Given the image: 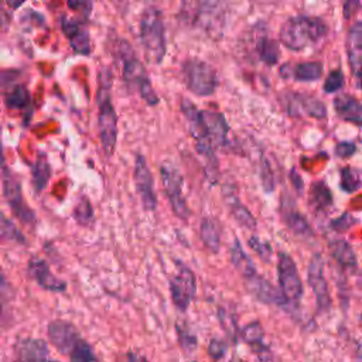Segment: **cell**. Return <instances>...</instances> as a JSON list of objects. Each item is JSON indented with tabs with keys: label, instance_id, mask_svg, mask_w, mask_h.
Masks as SVG:
<instances>
[{
	"label": "cell",
	"instance_id": "obj_1",
	"mask_svg": "<svg viewBox=\"0 0 362 362\" xmlns=\"http://www.w3.org/2000/svg\"><path fill=\"white\" fill-rule=\"evenodd\" d=\"M328 27L311 16H296L284 21L280 28V42L293 51H304L318 45L327 37Z\"/></svg>",
	"mask_w": 362,
	"mask_h": 362
},
{
	"label": "cell",
	"instance_id": "obj_2",
	"mask_svg": "<svg viewBox=\"0 0 362 362\" xmlns=\"http://www.w3.org/2000/svg\"><path fill=\"white\" fill-rule=\"evenodd\" d=\"M184 16L211 38L223 35L228 18L226 0H184Z\"/></svg>",
	"mask_w": 362,
	"mask_h": 362
},
{
	"label": "cell",
	"instance_id": "obj_3",
	"mask_svg": "<svg viewBox=\"0 0 362 362\" xmlns=\"http://www.w3.org/2000/svg\"><path fill=\"white\" fill-rule=\"evenodd\" d=\"M139 38L146 61L153 65L161 64L167 51V44L163 14L158 8L148 7L143 11L139 21Z\"/></svg>",
	"mask_w": 362,
	"mask_h": 362
},
{
	"label": "cell",
	"instance_id": "obj_4",
	"mask_svg": "<svg viewBox=\"0 0 362 362\" xmlns=\"http://www.w3.org/2000/svg\"><path fill=\"white\" fill-rule=\"evenodd\" d=\"M277 283L279 291L284 301L286 310H297L300 307L304 284L294 259L287 252H277Z\"/></svg>",
	"mask_w": 362,
	"mask_h": 362
},
{
	"label": "cell",
	"instance_id": "obj_5",
	"mask_svg": "<svg viewBox=\"0 0 362 362\" xmlns=\"http://www.w3.org/2000/svg\"><path fill=\"white\" fill-rule=\"evenodd\" d=\"M100 86L98 92V130L100 146L106 156H112L117 140V116L110 102V79L100 75Z\"/></svg>",
	"mask_w": 362,
	"mask_h": 362
},
{
	"label": "cell",
	"instance_id": "obj_6",
	"mask_svg": "<svg viewBox=\"0 0 362 362\" xmlns=\"http://www.w3.org/2000/svg\"><path fill=\"white\" fill-rule=\"evenodd\" d=\"M0 170H1V185H3V195L6 202L8 204L13 215L25 226L34 228L37 223L35 212L28 206L24 201L21 184L17 175L11 171V168L4 163L1 156V146H0Z\"/></svg>",
	"mask_w": 362,
	"mask_h": 362
},
{
	"label": "cell",
	"instance_id": "obj_7",
	"mask_svg": "<svg viewBox=\"0 0 362 362\" xmlns=\"http://www.w3.org/2000/svg\"><path fill=\"white\" fill-rule=\"evenodd\" d=\"M175 272L168 279V290L173 304L178 311H187L197 294V276L184 262L174 260Z\"/></svg>",
	"mask_w": 362,
	"mask_h": 362
},
{
	"label": "cell",
	"instance_id": "obj_8",
	"mask_svg": "<svg viewBox=\"0 0 362 362\" xmlns=\"http://www.w3.org/2000/svg\"><path fill=\"white\" fill-rule=\"evenodd\" d=\"M184 82L189 92L197 96H209L218 86V76L215 68L206 61L192 58L182 65Z\"/></svg>",
	"mask_w": 362,
	"mask_h": 362
},
{
	"label": "cell",
	"instance_id": "obj_9",
	"mask_svg": "<svg viewBox=\"0 0 362 362\" xmlns=\"http://www.w3.org/2000/svg\"><path fill=\"white\" fill-rule=\"evenodd\" d=\"M307 283L315 298L318 315L327 314L332 307V298L325 277V263L321 253H314L307 266Z\"/></svg>",
	"mask_w": 362,
	"mask_h": 362
},
{
	"label": "cell",
	"instance_id": "obj_10",
	"mask_svg": "<svg viewBox=\"0 0 362 362\" xmlns=\"http://www.w3.org/2000/svg\"><path fill=\"white\" fill-rule=\"evenodd\" d=\"M160 174H161L163 189L168 198V202L171 205L174 215L182 221H187L189 218L191 211L182 195V185H184L182 174L178 171V168L173 163H163L160 167Z\"/></svg>",
	"mask_w": 362,
	"mask_h": 362
},
{
	"label": "cell",
	"instance_id": "obj_11",
	"mask_svg": "<svg viewBox=\"0 0 362 362\" xmlns=\"http://www.w3.org/2000/svg\"><path fill=\"white\" fill-rule=\"evenodd\" d=\"M283 109L293 117L324 119L327 116L325 105L313 95L303 92H284L280 96Z\"/></svg>",
	"mask_w": 362,
	"mask_h": 362
},
{
	"label": "cell",
	"instance_id": "obj_12",
	"mask_svg": "<svg viewBox=\"0 0 362 362\" xmlns=\"http://www.w3.org/2000/svg\"><path fill=\"white\" fill-rule=\"evenodd\" d=\"M134 185L146 211H154L157 198L154 192V181L144 156L137 154L134 158Z\"/></svg>",
	"mask_w": 362,
	"mask_h": 362
},
{
	"label": "cell",
	"instance_id": "obj_13",
	"mask_svg": "<svg viewBox=\"0 0 362 362\" xmlns=\"http://www.w3.org/2000/svg\"><path fill=\"white\" fill-rule=\"evenodd\" d=\"M27 273H28L30 279H33L41 288H44L47 291L64 293L66 290V281L57 277L51 272L48 263L38 256H33L28 260Z\"/></svg>",
	"mask_w": 362,
	"mask_h": 362
},
{
	"label": "cell",
	"instance_id": "obj_14",
	"mask_svg": "<svg viewBox=\"0 0 362 362\" xmlns=\"http://www.w3.org/2000/svg\"><path fill=\"white\" fill-rule=\"evenodd\" d=\"M49 349L41 338H18L14 344L11 362H49Z\"/></svg>",
	"mask_w": 362,
	"mask_h": 362
},
{
	"label": "cell",
	"instance_id": "obj_15",
	"mask_svg": "<svg viewBox=\"0 0 362 362\" xmlns=\"http://www.w3.org/2000/svg\"><path fill=\"white\" fill-rule=\"evenodd\" d=\"M47 335L51 345L59 354L65 355L81 337V332L72 322L66 320H54L47 327Z\"/></svg>",
	"mask_w": 362,
	"mask_h": 362
},
{
	"label": "cell",
	"instance_id": "obj_16",
	"mask_svg": "<svg viewBox=\"0 0 362 362\" xmlns=\"http://www.w3.org/2000/svg\"><path fill=\"white\" fill-rule=\"evenodd\" d=\"M247 293L257 301L266 305H277L284 308V301L277 287H274L267 279L256 273L247 279H243Z\"/></svg>",
	"mask_w": 362,
	"mask_h": 362
},
{
	"label": "cell",
	"instance_id": "obj_17",
	"mask_svg": "<svg viewBox=\"0 0 362 362\" xmlns=\"http://www.w3.org/2000/svg\"><path fill=\"white\" fill-rule=\"evenodd\" d=\"M117 51H119L122 65H123L122 75H123V79L129 85H133L137 89L141 83L150 81L144 65L133 55V49L126 41H120Z\"/></svg>",
	"mask_w": 362,
	"mask_h": 362
},
{
	"label": "cell",
	"instance_id": "obj_18",
	"mask_svg": "<svg viewBox=\"0 0 362 362\" xmlns=\"http://www.w3.org/2000/svg\"><path fill=\"white\" fill-rule=\"evenodd\" d=\"M206 141L212 147H223L228 143L229 126L222 113L214 110H201Z\"/></svg>",
	"mask_w": 362,
	"mask_h": 362
},
{
	"label": "cell",
	"instance_id": "obj_19",
	"mask_svg": "<svg viewBox=\"0 0 362 362\" xmlns=\"http://www.w3.org/2000/svg\"><path fill=\"white\" fill-rule=\"evenodd\" d=\"M61 28L64 35L68 38L71 48L74 52L81 55H89L90 54V37L88 28L78 20L71 18H62Z\"/></svg>",
	"mask_w": 362,
	"mask_h": 362
},
{
	"label": "cell",
	"instance_id": "obj_20",
	"mask_svg": "<svg viewBox=\"0 0 362 362\" xmlns=\"http://www.w3.org/2000/svg\"><path fill=\"white\" fill-rule=\"evenodd\" d=\"M346 55H348L351 72L356 79V88H359L361 65H362V24L359 20H356L348 31Z\"/></svg>",
	"mask_w": 362,
	"mask_h": 362
},
{
	"label": "cell",
	"instance_id": "obj_21",
	"mask_svg": "<svg viewBox=\"0 0 362 362\" xmlns=\"http://www.w3.org/2000/svg\"><path fill=\"white\" fill-rule=\"evenodd\" d=\"M331 257L339 264V267L349 273L358 272V257L349 242L345 239H335L328 243Z\"/></svg>",
	"mask_w": 362,
	"mask_h": 362
},
{
	"label": "cell",
	"instance_id": "obj_22",
	"mask_svg": "<svg viewBox=\"0 0 362 362\" xmlns=\"http://www.w3.org/2000/svg\"><path fill=\"white\" fill-rule=\"evenodd\" d=\"M281 221L284 225L294 233L303 238L313 236V228L308 223L307 218L296 208L294 204H287L286 201H281Z\"/></svg>",
	"mask_w": 362,
	"mask_h": 362
},
{
	"label": "cell",
	"instance_id": "obj_23",
	"mask_svg": "<svg viewBox=\"0 0 362 362\" xmlns=\"http://www.w3.org/2000/svg\"><path fill=\"white\" fill-rule=\"evenodd\" d=\"M334 110L342 120L351 122L356 126L362 122V106L361 102L351 95H341L334 99Z\"/></svg>",
	"mask_w": 362,
	"mask_h": 362
},
{
	"label": "cell",
	"instance_id": "obj_24",
	"mask_svg": "<svg viewBox=\"0 0 362 362\" xmlns=\"http://www.w3.org/2000/svg\"><path fill=\"white\" fill-rule=\"evenodd\" d=\"M308 206L314 215H322L331 209L332 194L322 181L311 184L308 192Z\"/></svg>",
	"mask_w": 362,
	"mask_h": 362
},
{
	"label": "cell",
	"instance_id": "obj_25",
	"mask_svg": "<svg viewBox=\"0 0 362 362\" xmlns=\"http://www.w3.org/2000/svg\"><path fill=\"white\" fill-rule=\"evenodd\" d=\"M229 257H230L232 266L242 276V279H247V277L257 273V269H256L253 260L245 252L239 239L233 240V243L230 246V250H229Z\"/></svg>",
	"mask_w": 362,
	"mask_h": 362
},
{
	"label": "cell",
	"instance_id": "obj_26",
	"mask_svg": "<svg viewBox=\"0 0 362 362\" xmlns=\"http://www.w3.org/2000/svg\"><path fill=\"white\" fill-rule=\"evenodd\" d=\"M255 51L262 62L266 65H276L280 59V47L279 42L269 37L266 33H262L255 40Z\"/></svg>",
	"mask_w": 362,
	"mask_h": 362
},
{
	"label": "cell",
	"instance_id": "obj_27",
	"mask_svg": "<svg viewBox=\"0 0 362 362\" xmlns=\"http://www.w3.org/2000/svg\"><path fill=\"white\" fill-rule=\"evenodd\" d=\"M199 238L204 243V246L211 252V253H219L221 249V230L218 223L209 218L205 216L201 219L199 223Z\"/></svg>",
	"mask_w": 362,
	"mask_h": 362
},
{
	"label": "cell",
	"instance_id": "obj_28",
	"mask_svg": "<svg viewBox=\"0 0 362 362\" xmlns=\"http://www.w3.org/2000/svg\"><path fill=\"white\" fill-rule=\"evenodd\" d=\"M225 202L229 208V212L230 215L233 216V219L242 226V228H246V229H256V218L253 216V214L235 197V195H230V194H226L225 195Z\"/></svg>",
	"mask_w": 362,
	"mask_h": 362
},
{
	"label": "cell",
	"instance_id": "obj_29",
	"mask_svg": "<svg viewBox=\"0 0 362 362\" xmlns=\"http://www.w3.org/2000/svg\"><path fill=\"white\" fill-rule=\"evenodd\" d=\"M290 68L288 65H286ZM324 72V66L320 61H307V62H300L296 64L294 66L290 68V76L296 81L300 82H313L321 78Z\"/></svg>",
	"mask_w": 362,
	"mask_h": 362
},
{
	"label": "cell",
	"instance_id": "obj_30",
	"mask_svg": "<svg viewBox=\"0 0 362 362\" xmlns=\"http://www.w3.org/2000/svg\"><path fill=\"white\" fill-rule=\"evenodd\" d=\"M51 177V167L47 160V156L44 153H40L37 156L35 163L31 167V182L33 188L37 194L42 192V189L47 187Z\"/></svg>",
	"mask_w": 362,
	"mask_h": 362
},
{
	"label": "cell",
	"instance_id": "obj_31",
	"mask_svg": "<svg viewBox=\"0 0 362 362\" xmlns=\"http://www.w3.org/2000/svg\"><path fill=\"white\" fill-rule=\"evenodd\" d=\"M65 356L69 358V362H105L82 335L76 339Z\"/></svg>",
	"mask_w": 362,
	"mask_h": 362
},
{
	"label": "cell",
	"instance_id": "obj_32",
	"mask_svg": "<svg viewBox=\"0 0 362 362\" xmlns=\"http://www.w3.org/2000/svg\"><path fill=\"white\" fill-rule=\"evenodd\" d=\"M0 240L17 245H27L25 236L0 209Z\"/></svg>",
	"mask_w": 362,
	"mask_h": 362
},
{
	"label": "cell",
	"instance_id": "obj_33",
	"mask_svg": "<svg viewBox=\"0 0 362 362\" xmlns=\"http://www.w3.org/2000/svg\"><path fill=\"white\" fill-rule=\"evenodd\" d=\"M30 90L24 85H16L4 98L6 106L10 109H25L30 105Z\"/></svg>",
	"mask_w": 362,
	"mask_h": 362
},
{
	"label": "cell",
	"instance_id": "obj_34",
	"mask_svg": "<svg viewBox=\"0 0 362 362\" xmlns=\"http://www.w3.org/2000/svg\"><path fill=\"white\" fill-rule=\"evenodd\" d=\"M218 321H219V325L222 327L226 338L235 344L239 337V327H238L235 317L223 307H218Z\"/></svg>",
	"mask_w": 362,
	"mask_h": 362
},
{
	"label": "cell",
	"instance_id": "obj_35",
	"mask_svg": "<svg viewBox=\"0 0 362 362\" xmlns=\"http://www.w3.org/2000/svg\"><path fill=\"white\" fill-rule=\"evenodd\" d=\"M239 337L246 345H253L256 342H260L264 339V329L259 320H253L247 322L243 328L239 329Z\"/></svg>",
	"mask_w": 362,
	"mask_h": 362
},
{
	"label": "cell",
	"instance_id": "obj_36",
	"mask_svg": "<svg viewBox=\"0 0 362 362\" xmlns=\"http://www.w3.org/2000/svg\"><path fill=\"white\" fill-rule=\"evenodd\" d=\"M175 332H177V339L181 351L184 354H191L195 351L198 346V339L195 334L185 325V324H175Z\"/></svg>",
	"mask_w": 362,
	"mask_h": 362
},
{
	"label": "cell",
	"instance_id": "obj_37",
	"mask_svg": "<svg viewBox=\"0 0 362 362\" xmlns=\"http://www.w3.org/2000/svg\"><path fill=\"white\" fill-rule=\"evenodd\" d=\"M341 188L345 192H355L361 187V173L352 167H344L341 170Z\"/></svg>",
	"mask_w": 362,
	"mask_h": 362
},
{
	"label": "cell",
	"instance_id": "obj_38",
	"mask_svg": "<svg viewBox=\"0 0 362 362\" xmlns=\"http://www.w3.org/2000/svg\"><path fill=\"white\" fill-rule=\"evenodd\" d=\"M247 245H249V247H250L263 262H266V263L270 262L272 255H273V249H272V246H270L269 242L260 239V238L256 236V235H252V236L247 239Z\"/></svg>",
	"mask_w": 362,
	"mask_h": 362
},
{
	"label": "cell",
	"instance_id": "obj_39",
	"mask_svg": "<svg viewBox=\"0 0 362 362\" xmlns=\"http://www.w3.org/2000/svg\"><path fill=\"white\" fill-rule=\"evenodd\" d=\"M74 218L79 225H89L92 222L93 218V211H92V205L86 198H81L78 201V204L74 208Z\"/></svg>",
	"mask_w": 362,
	"mask_h": 362
},
{
	"label": "cell",
	"instance_id": "obj_40",
	"mask_svg": "<svg viewBox=\"0 0 362 362\" xmlns=\"http://www.w3.org/2000/svg\"><path fill=\"white\" fill-rule=\"evenodd\" d=\"M226 351H228L226 342L223 339H219V338H212L208 344V348H206L208 356L211 358L212 362L222 361L226 355Z\"/></svg>",
	"mask_w": 362,
	"mask_h": 362
},
{
	"label": "cell",
	"instance_id": "obj_41",
	"mask_svg": "<svg viewBox=\"0 0 362 362\" xmlns=\"http://www.w3.org/2000/svg\"><path fill=\"white\" fill-rule=\"evenodd\" d=\"M250 349L253 352V355L256 356L257 362H276V358L273 355L272 348L266 344V341H260L256 342L253 345H250Z\"/></svg>",
	"mask_w": 362,
	"mask_h": 362
},
{
	"label": "cell",
	"instance_id": "obj_42",
	"mask_svg": "<svg viewBox=\"0 0 362 362\" xmlns=\"http://www.w3.org/2000/svg\"><path fill=\"white\" fill-rule=\"evenodd\" d=\"M344 85V74L339 69L331 71L324 82V90L327 93H335Z\"/></svg>",
	"mask_w": 362,
	"mask_h": 362
},
{
	"label": "cell",
	"instance_id": "obj_43",
	"mask_svg": "<svg viewBox=\"0 0 362 362\" xmlns=\"http://www.w3.org/2000/svg\"><path fill=\"white\" fill-rule=\"evenodd\" d=\"M260 181L266 192L273 191L274 188V178H273V170L266 158H262L260 161Z\"/></svg>",
	"mask_w": 362,
	"mask_h": 362
},
{
	"label": "cell",
	"instance_id": "obj_44",
	"mask_svg": "<svg viewBox=\"0 0 362 362\" xmlns=\"http://www.w3.org/2000/svg\"><path fill=\"white\" fill-rule=\"evenodd\" d=\"M68 7L75 11L79 13L82 17H89L90 11H92V1L90 0H66Z\"/></svg>",
	"mask_w": 362,
	"mask_h": 362
},
{
	"label": "cell",
	"instance_id": "obj_45",
	"mask_svg": "<svg viewBox=\"0 0 362 362\" xmlns=\"http://www.w3.org/2000/svg\"><path fill=\"white\" fill-rule=\"evenodd\" d=\"M11 298V287L0 270V314L4 311V304Z\"/></svg>",
	"mask_w": 362,
	"mask_h": 362
},
{
	"label": "cell",
	"instance_id": "obj_46",
	"mask_svg": "<svg viewBox=\"0 0 362 362\" xmlns=\"http://www.w3.org/2000/svg\"><path fill=\"white\" fill-rule=\"evenodd\" d=\"M355 151H356V144L352 141H341L335 146V156L341 158H348L354 156Z\"/></svg>",
	"mask_w": 362,
	"mask_h": 362
},
{
	"label": "cell",
	"instance_id": "obj_47",
	"mask_svg": "<svg viewBox=\"0 0 362 362\" xmlns=\"http://www.w3.org/2000/svg\"><path fill=\"white\" fill-rule=\"evenodd\" d=\"M356 221L352 218V215L349 214H344L341 218H337L335 221H332L331 226L338 230V232H342V230H346L349 226H352V223H355Z\"/></svg>",
	"mask_w": 362,
	"mask_h": 362
},
{
	"label": "cell",
	"instance_id": "obj_48",
	"mask_svg": "<svg viewBox=\"0 0 362 362\" xmlns=\"http://www.w3.org/2000/svg\"><path fill=\"white\" fill-rule=\"evenodd\" d=\"M361 6V0H344V6H342V14L345 20H349L351 17H354Z\"/></svg>",
	"mask_w": 362,
	"mask_h": 362
},
{
	"label": "cell",
	"instance_id": "obj_49",
	"mask_svg": "<svg viewBox=\"0 0 362 362\" xmlns=\"http://www.w3.org/2000/svg\"><path fill=\"white\" fill-rule=\"evenodd\" d=\"M120 362H148V359L136 351H126L122 355Z\"/></svg>",
	"mask_w": 362,
	"mask_h": 362
},
{
	"label": "cell",
	"instance_id": "obj_50",
	"mask_svg": "<svg viewBox=\"0 0 362 362\" xmlns=\"http://www.w3.org/2000/svg\"><path fill=\"white\" fill-rule=\"evenodd\" d=\"M11 24V14L0 6V33L6 31Z\"/></svg>",
	"mask_w": 362,
	"mask_h": 362
},
{
	"label": "cell",
	"instance_id": "obj_51",
	"mask_svg": "<svg viewBox=\"0 0 362 362\" xmlns=\"http://www.w3.org/2000/svg\"><path fill=\"white\" fill-rule=\"evenodd\" d=\"M4 1H6V4H7L10 8L16 10V8L21 7L27 0H4Z\"/></svg>",
	"mask_w": 362,
	"mask_h": 362
},
{
	"label": "cell",
	"instance_id": "obj_52",
	"mask_svg": "<svg viewBox=\"0 0 362 362\" xmlns=\"http://www.w3.org/2000/svg\"><path fill=\"white\" fill-rule=\"evenodd\" d=\"M229 362H246V361L243 358H240V356H232L229 359Z\"/></svg>",
	"mask_w": 362,
	"mask_h": 362
},
{
	"label": "cell",
	"instance_id": "obj_53",
	"mask_svg": "<svg viewBox=\"0 0 362 362\" xmlns=\"http://www.w3.org/2000/svg\"><path fill=\"white\" fill-rule=\"evenodd\" d=\"M49 362H59V361H55V359H51Z\"/></svg>",
	"mask_w": 362,
	"mask_h": 362
},
{
	"label": "cell",
	"instance_id": "obj_54",
	"mask_svg": "<svg viewBox=\"0 0 362 362\" xmlns=\"http://www.w3.org/2000/svg\"><path fill=\"white\" fill-rule=\"evenodd\" d=\"M144 1H156V0H144Z\"/></svg>",
	"mask_w": 362,
	"mask_h": 362
}]
</instances>
